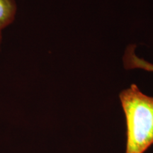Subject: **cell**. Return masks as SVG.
<instances>
[{
    "label": "cell",
    "instance_id": "6da1fadb",
    "mask_svg": "<svg viewBox=\"0 0 153 153\" xmlns=\"http://www.w3.org/2000/svg\"><path fill=\"white\" fill-rule=\"evenodd\" d=\"M119 97L126 122L125 153H145L153 145V97L135 84Z\"/></svg>",
    "mask_w": 153,
    "mask_h": 153
},
{
    "label": "cell",
    "instance_id": "7a4b0ae2",
    "mask_svg": "<svg viewBox=\"0 0 153 153\" xmlns=\"http://www.w3.org/2000/svg\"><path fill=\"white\" fill-rule=\"evenodd\" d=\"M135 45H130L126 50L123 56V63L126 69H142L146 71L153 72V64L140 58L135 53Z\"/></svg>",
    "mask_w": 153,
    "mask_h": 153
},
{
    "label": "cell",
    "instance_id": "3957f363",
    "mask_svg": "<svg viewBox=\"0 0 153 153\" xmlns=\"http://www.w3.org/2000/svg\"><path fill=\"white\" fill-rule=\"evenodd\" d=\"M16 10L15 0H0V31L13 22Z\"/></svg>",
    "mask_w": 153,
    "mask_h": 153
},
{
    "label": "cell",
    "instance_id": "277c9868",
    "mask_svg": "<svg viewBox=\"0 0 153 153\" xmlns=\"http://www.w3.org/2000/svg\"><path fill=\"white\" fill-rule=\"evenodd\" d=\"M1 31H0V43H1Z\"/></svg>",
    "mask_w": 153,
    "mask_h": 153
}]
</instances>
